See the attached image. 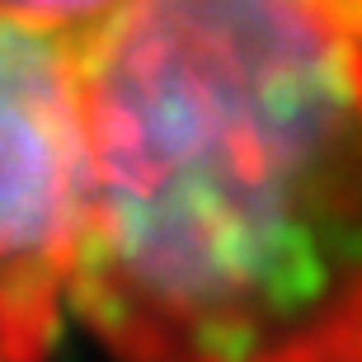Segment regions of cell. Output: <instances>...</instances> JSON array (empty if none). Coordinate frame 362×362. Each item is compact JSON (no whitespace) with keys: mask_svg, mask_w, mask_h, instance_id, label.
<instances>
[{"mask_svg":"<svg viewBox=\"0 0 362 362\" xmlns=\"http://www.w3.org/2000/svg\"><path fill=\"white\" fill-rule=\"evenodd\" d=\"M71 329L113 362H362V47L315 0H118L81 33Z\"/></svg>","mask_w":362,"mask_h":362,"instance_id":"1","label":"cell"},{"mask_svg":"<svg viewBox=\"0 0 362 362\" xmlns=\"http://www.w3.org/2000/svg\"><path fill=\"white\" fill-rule=\"evenodd\" d=\"M85 198L81 38L0 10V362H47L71 329Z\"/></svg>","mask_w":362,"mask_h":362,"instance_id":"2","label":"cell"},{"mask_svg":"<svg viewBox=\"0 0 362 362\" xmlns=\"http://www.w3.org/2000/svg\"><path fill=\"white\" fill-rule=\"evenodd\" d=\"M113 5L118 0H0V10L33 19V24H47V28H62V33H76V38L99 24Z\"/></svg>","mask_w":362,"mask_h":362,"instance_id":"3","label":"cell"},{"mask_svg":"<svg viewBox=\"0 0 362 362\" xmlns=\"http://www.w3.org/2000/svg\"><path fill=\"white\" fill-rule=\"evenodd\" d=\"M315 5H320V10L362 47V0H315Z\"/></svg>","mask_w":362,"mask_h":362,"instance_id":"4","label":"cell"}]
</instances>
